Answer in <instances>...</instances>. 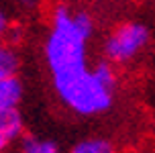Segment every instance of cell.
Masks as SVG:
<instances>
[{
    "mask_svg": "<svg viewBox=\"0 0 155 153\" xmlns=\"http://www.w3.org/2000/svg\"><path fill=\"white\" fill-rule=\"evenodd\" d=\"M151 31L147 25L139 21H123L108 31L104 39V59L110 65H124L131 63L137 55L147 47Z\"/></svg>",
    "mask_w": 155,
    "mask_h": 153,
    "instance_id": "2",
    "label": "cell"
},
{
    "mask_svg": "<svg viewBox=\"0 0 155 153\" xmlns=\"http://www.w3.org/2000/svg\"><path fill=\"white\" fill-rule=\"evenodd\" d=\"M23 131H25V122L18 110H12V112H6V115L0 116V135L6 139L8 143L23 137Z\"/></svg>",
    "mask_w": 155,
    "mask_h": 153,
    "instance_id": "4",
    "label": "cell"
},
{
    "mask_svg": "<svg viewBox=\"0 0 155 153\" xmlns=\"http://www.w3.org/2000/svg\"><path fill=\"white\" fill-rule=\"evenodd\" d=\"M70 153H114V147L104 137H88L78 141L70 149Z\"/></svg>",
    "mask_w": 155,
    "mask_h": 153,
    "instance_id": "7",
    "label": "cell"
},
{
    "mask_svg": "<svg viewBox=\"0 0 155 153\" xmlns=\"http://www.w3.org/2000/svg\"><path fill=\"white\" fill-rule=\"evenodd\" d=\"M6 145H8V141H6L4 137H2V135H0V153L4 151V147H6Z\"/></svg>",
    "mask_w": 155,
    "mask_h": 153,
    "instance_id": "9",
    "label": "cell"
},
{
    "mask_svg": "<svg viewBox=\"0 0 155 153\" xmlns=\"http://www.w3.org/2000/svg\"><path fill=\"white\" fill-rule=\"evenodd\" d=\"M21 153H63V151L51 139H41V137L27 135L21 141Z\"/></svg>",
    "mask_w": 155,
    "mask_h": 153,
    "instance_id": "6",
    "label": "cell"
},
{
    "mask_svg": "<svg viewBox=\"0 0 155 153\" xmlns=\"http://www.w3.org/2000/svg\"><path fill=\"white\" fill-rule=\"evenodd\" d=\"M8 31H10V23H8V18H6V15L0 10V37H4Z\"/></svg>",
    "mask_w": 155,
    "mask_h": 153,
    "instance_id": "8",
    "label": "cell"
},
{
    "mask_svg": "<svg viewBox=\"0 0 155 153\" xmlns=\"http://www.w3.org/2000/svg\"><path fill=\"white\" fill-rule=\"evenodd\" d=\"M94 18L88 10L59 4L45 39V61L57 96L80 116L102 115L112 106L114 88L102 82L88 61Z\"/></svg>",
    "mask_w": 155,
    "mask_h": 153,
    "instance_id": "1",
    "label": "cell"
},
{
    "mask_svg": "<svg viewBox=\"0 0 155 153\" xmlns=\"http://www.w3.org/2000/svg\"><path fill=\"white\" fill-rule=\"evenodd\" d=\"M21 98H23V84L18 78L0 80V116L16 110Z\"/></svg>",
    "mask_w": 155,
    "mask_h": 153,
    "instance_id": "3",
    "label": "cell"
},
{
    "mask_svg": "<svg viewBox=\"0 0 155 153\" xmlns=\"http://www.w3.org/2000/svg\"><path fill=\"white\" fill-rule=\"evenodd\" d=\"M21 59L12 45L8 43H0V80H6V78H16Z\"/></svg>",
    "mask_w": 155,
    "mask_h": 153,
    "instance_id": "5",
    "label": "cell"
}]
</instances>
